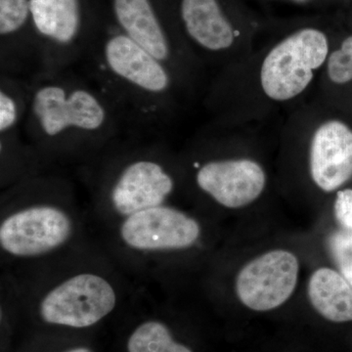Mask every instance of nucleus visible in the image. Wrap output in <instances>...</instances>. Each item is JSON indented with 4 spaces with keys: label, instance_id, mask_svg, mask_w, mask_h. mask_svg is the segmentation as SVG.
I'll return each mask as SVG.
<instances>
[{
    "label": "nucleus",
    "instance_id": "9b49d317",
    "mask_svg": "<svg viewBox=\"0 0 352 352\" xmlns=\"http://www.w3.org/2000/svg\"><path fill=\"white\" fill-rule=\"evenodd\" d=\"M41 72L30 0H0V74L31 80Z\"/></svg>",
    "mask_w": 352,
    "mask_h": 352
},
{
    "label": "nucleus",
    "instance_id": "39448f33",
    "mask_svg": "<svg viewBox=\"0 0 352 352\" xmlns=\"http://www.w3.org/2000/svg\"><path fill=\"white\" fill-rule=\"evenodd\" d=\"M328 55L327 36L319 30L303 29L291 34L264 58L261 69L264 94L275 101L296 98L307 89Z\"/></svg>",
    "mask_w": 352,
    "mask_h": 352
},
{
    "label": "nucleus",
    "instance_id": "412c9836",
    "mask_svg": "<svg viewBox=\"0 0 352 352\" xmlns=\"http://www.w3.org/2000/svg\"><path fill=\"white\" fill-rule=\"evenodd\" d=\"M67 352H94L90 351L89 349H87V347H76V349H71V351Z\"/></svg>",
    "mask_w": 352,
    "mask_h": 352
},
{
    "label": "nucleus",
    "instance_id": "4468645a",
    "mask_svg": "<svg viewBox=\"0 0 352 352\" xmlns=\"http://www.w3.org/2000/svg\"><path fill=\"white\" fill-rule=\"evenodd\" d=\"M179 18L190 41L210 54L228 50L235 41L219 0H180Z\"/></svg>",
    "mask_w": 352,
    "mask_h": 352
},
{
    "label": "nucleus",
    "instance_id": "f257e3e1",
    "mask_svg": "<svg viewBox=\"0 0 352 352\" xmlns=\"http://www.w3.org/2000/svg\"><path fill=\"white\" fill-rule=\"evenodd\" d=\"M24 133L43 159L105 152L129 138L108 99L75 67L32 76Z\"/></svg>",
    "mask_w": 352,
    "mask_h": 352
},
{
    "label": "nucleus",
    "instance_id": "2eb2a0df",
    "mask_svg": "<svg viewBox=\"0 0 352 352\" xmlns=\"http://www.w3.org/2000/svg\"><path fill=\"white\" fill-rule=\"evenodd\" d=\"M308 296L316 311L327 320L352 321V287L337 271H315L308 283Z\"/></svg>",
    "mask_w": 352,
    "mask_h": 352
},
{
    "label": "nucleus",
    "instance_id": "f03ea898",
    "mask_svg": "<svg viewBox=\"0 0 352 352\" xmlns=\"http://www.w3.org/2000/svg\"><path fill=\"white\" fill-rule=\"evenodd\" d=\"M100 90L129 138H154L168 120L177 78L166 65L101 16L94 38L75 67Z\"/></svg>",
    "mask_w": 352,
    "mask_h": 352
},
{
    "label": "nucleus",
    "instance_id": "aec40b11",
    "mask_svg": "<svg viewBox=\"0 0 352 352\" xmlns=\"http://www.w3.org/2000/svg\"><path fill=\"white\" fill-rule=\"evenodd\" d=\"M340 50H344L349 56L352 57V36L344 39V43L340 46Z\"/></svg>",
    "mask_w": 352,
    "mask_h": 352
},
{
    "label": "nucleus",
    "instance_id": "1a4fd4ad",
    "mask_svg": "<svg viewBox=\"0 0 352 352\" xmlns=\"http://www.w3.org/2000/svg\"><path fill=\"white\" fill-rule=\"evenodd\" d=\"M298 275V258L292 252L276 250L254 259L240 271L236 291L245 307L267 311L288 300Z\"/></svg>",
    "mask_w": 352,
    "mask_h": 352
},
{
    "label": "nucleus",
    "instance_id": "423d86ee",
    "mask_svg": "<svg viewBox=\"0 0 352 352\" xmlns=\"http://www.w3.org/2000/svg\"><path fill=\"white\" fill-rule=\"evenodd\" d=\"M116 303L115 289L105 278L82 273L46 294L39 312L46 323L82 329L91 327L105 318Z\"/></svg>",
    "mask_w": 352,
    "mask_h": 352
},
{
    "label": "nucleus",
    "instance_id": "ddd939ff",
    "mask_svg": "<svg viewBox=\"0 0 352 352\" xmlns=\"http://www.w3.org/2000/svg\"><path fill=\"white\" fill-rule=\"evenodd\" d=\"M310 173L315 184L333 192L352 177V129L332 120L315 131L310 146Z\"/></svg>",
    "mask_w": 352,
    "mask_h": 352
},
{
    "label": "nucleus",
    "instance_id": "a211bd4d",
    "mask_svg": "<svg viewBox=\"0 0 352 352\" xmlns=\"http://www.w3.org/2000/svg\"><path fill=\"white\" fill-rule=\"evenodd\" d=\"M328 75L337 85H344L352 80V57L344 50L333 51L328 57Z\"/></svg>",
    "mask_w": 352,
    "mask_h": 352
},
{
    "label": "nucleus",
    "instance_id": "6e6552de",
    "mask_svg": "<svg viewBox=\"0 0 352 352\" xmlns=\"http://www.w3.org/2000/svg\"><path fill=\"white\" fill-rule=\"evenodd\" d=\"M109 13L122 34L166 65L177 80L182 78L188 54L173 36L159 0H110Z\"/></svg>",
    "mask_w": 352,
    "mask_h": 352
},
{
    "label": "nucleus",
    "instance_id": "f8f14e48",
    "mask_svg": "<svg viewBox=\"0 0 352 352\" xmlns=\"http://www.w3.org/2000/svg\"><path fill=\"white\" fill-rule=\"evenodd\" d=\"M196 168L199 188L226 208L249 205L265 187V173L261 164L252 160H212L196 164Z\"/></svg>",
    "mask_w": 352,
    "mask_h": 352
},
{
    "label": "nucleus",
    "instance_id": "dca6fc26",
    "mask_svg": "<svg viewBox=\"0 0 352 352\" xmlns=\"http://www.w3.org/2000/svg\"><path fill=\"white\" fill-rule=\"evenodd\" d=\"M129 352H193L189 347L173 340L164 324L148 321L131 333L127 342Z\"/></svg>",
    "mask_w": 352,
    "mask_h": 352
},
{
    "label": "nucleus",
    "instance_id": "0eeeda50",
    "mask_svg": "<svg viewBox=\"0 0 352 352\" xmlns=\"http://www.w3.org/2000/svg\"><path fill=\"white\" fill-rule=\"evenodd\" d=\"M73 229L63 208L52 203L32 204L2 220L0 245L11 256L34 258L66 244Z\"/></svg>",
    "mask_w": 352,
    "mask_h": 352
},
{
    "label": "nucleus",
    "instance_id": "20e7f679",
    "mask_svg": "<svg viewBox=\"0 0 352 352\" xmlns=\"http://www.w3.org/2000/svg\"><path fill=\"white\" fill-rule=\"evenodd\" d=\"M41 72L74 68L94 38L102 14L92 0H30ZM38 73V74H39Z\"/></svg>",
    "mask_w": 352,
    "mask_h": 352
},
{
    "label": "nucleus",
    "instance_id": "9d476101",
    "mask_svg": "<svg viewBox=\"0 0 352 352\" xmlns=\"http://www.w3.org/2000/svg\"><path fill=\"white\" fill-rule=\"evenodd\" d=\"M126 219L120 227V237L138 251L186 249L200 237L198 222L168 206L142 210Z\"/></svg>",
    "mask_w": 352,
    "mask_h": 352
},
{
    "label": "nucleus",
    "instance_id": "7ed1b4c3",
    "mask_svg": "<svg viewBox=\"0 0 352 352\" xmlns=\"http://www.w3.org/2000/svg\"><path fill=\"white\" fill-rule=\"evenodd\" d=\"M144 139L120 141L115 166H111L102 186L104 200L124 217L164 205L175 190V178L156 146L142 143Z\"/></svg>",
    "mask_w": 352,
    "mask_h": 352
},
{
    "label": "nucleus",
    "instance_id": "6ab92c4d",
    "mask_svg": "<svg viewBox=\"0 0 352 352\" xmlns=\"http://www.w3.org/2000/svg\"><path fill=\"white\" fill-rule=\"evenodd\" d=\"M335 215L342 229L352 231V189L338 192L335 201Z\"/></svg>",
    "mask_w": 352,
    "mask_h": 352
},
{
    "label": "nucleus",
    "instance_id": "f3484780",
    "mask_svg": "<svg viewBox=\"0 0 352 352\" xmlns=\"http://www.w3.org/2000/svg\"><path fill=\"white\" fill-rule=\"evenodd\" d=\"M328 247L340 274L352 287V231H336L329 237Z\"/></svg>",
    "mask_w": 352,
    "mask_h": 352
}]
</instances>
